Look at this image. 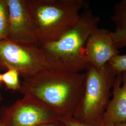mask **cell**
<instances>
[{"instance_id":"obj_1","label":"cell","mask_w":126,"mask_h":126,"mask_svg":"<svg viewBox=\"0 0 126 126\" xmlns=\"http://www.w3.org/2000/svg\"><path fill=\"white\" fill-rule=\"evenodd\" d=\"M86 79V72H68L47 68L23 78L18 92L45 104L60 120L73 117L84 95Z\"/></svg>"},{"instance_id":"obj_2","label":"cell","mask_w":126,"mask_h":126,"mask_svg":"<svg viewBox=\"0 0 126 126\" xmlns=\"http://www.w3.org/2000/svg\"><path fill=\"white\" fill-rule=\"evenodd\" d=\"M100 20L92 10L85 9L70 30L56 39L40 44L38 48L48 68L68 72L86 71L90 65L85 54L86 43Z\"/></svg>"},{"instance_id":"obj_3","label":"cell","mask_w":126,"mask_h":126,"mask_svg":"<svg viewBox=\"0 0 126 126\" xmlns=\"http://www.w3.org/2000/svg\"><path fill=\"white\" fill-rule=\"evenodd\" d=\"M39 45L59 37L74 26L81 12L89 8L86 0H28Z\"/></svg>"},{"instance_id":"obj_4","label":"cell","mask_w":126,"mask_h":126,"mask_svg":"<svg viewBox=\"0 0 126 126\" xmlns=\"http://www.w3.org/2000/svg\"><path fill=\"white\" fill-rule=\"evenodd\" d=\"M86 73L84 95L72 117L86 124L101 125L117 74L108 63L99 69L89 65Z\"/></svg>"},{"instance_id":"obj_5","label":"cell","mask_w":126,"mask_h":126,"mask_svg":"<svg viewBox=\"0 0 126 126\" xmlns=\"http://www.w3.org/2000/svg\"><path fill=\"white\" fill-rule=\"evenodd\" d=\"M0 68L14 69L24 78L47 68L38 46L18 43L8 38L0 41Z\"/></svg>"},{"instance_id":"obj_6","label":"cell","mask_w":126,"mask_h":126,"mask_svg":"<svg viewBox=\"0 0 126 126\" xmlns=\"http://www.w3.org/2000/svg\"><path fill=\"white\" fill-rule=\"evenodd\" d=\"M59 120L52 110L29 96H23L10 106L0 108V120L4 126H38Z\"/></svg>"},{"instance_id":"obj_7","label":"cell","mask_w":126,"mask_h":126,"mask_svg":"<svg viewBox=\"0 0 126 126\" xmlns=\"http://www.w3.org/2000/svg\"><path fill=\"white\" fill-rule=\"evenodd\" d=\"M9 9L8 39L26 45L38 46L36 27L28 0H6Z\"/></svg>"},{"instance_id":"obj_8","label":"cell","mask_w":126,"mask_h":126,"mask_svg":"<svg viewBox=\"0 0 126 126\" xmlns=\"http://www.w3.org/2000/svg\"><path fill=\"white\" fill-rule=\"evenodd\" d=\"M85 51L89 64L97 69L103 67L120 54L113 41L111 31L99 27L90 35Z\"/></svg>"},{"instance_id":"obj_9","label":"cell","mask_w":126,"mask_h":126,"mask_svg":"<svg viewBox=\"0 0 126 126\" xmlns=\"http://www.w3.org/2000/svg\"><path fill=\"white\" fill-rule=\"evenodd\" d=\"M110 99L104 114L101 125L114 126L126 122V72L117 74Z\"/></svg>"},{"instance_id":"obj_10","label":"cell","mask_w":126,"mask_h":126,"mask_svg":"<svg viewBox=\"0 0 126 126\" xmlns=\"http://www.w3.org/2000/svg\"><path fill=\"white\" fill-rule=\"evenodd\" d=\"M111 19L115 28L111 31L113 41L118 49L126 47V0L116 2Z\"/></svg>"},{"instance_id":"obj_11","label":"cell","mask_w":126,"mask_h":126,"mask_svg":"<svg viewBox=\"0 0 126 126\" xmlns=\"http://www.w3.org/2000/svg\"><path fill=\"white\" fill-rule=\"evenodd\" d=\"M20 73L14 69H9L2 74V84H4L6 89L18 92L21 87V81L19 79Z\"/></svg>"},{"instance_id":"obj_12","label":"cell","mask_w":126,"mask_h":126,"mask_svg":"<svg viewBox=\"0 0 126 126\" xmlns=\"http://www.w3.org/2000/svg\"><path fill=\"white\" fill-rule=\"evenodd\" d=\"M9 9L6 0H0V41L8 38Z\"/></svg>"},{"instance_id":"obj_13","label":"cell","mask_w":126,"mask_h":126,"mask_svg":"<svg viewBox=\"0 0 126 126\" xmlns=\"http://www.w3.org/2000/svg\"><path fill=\"white\" fill-rule=\"evenodd\" d=\"M108 64L116 74L126 72V54H120L111 59Z\"/></svg>"},{"instance_id":"obj_14","label":"cell","mask_w":126,"mask_h":126,"mask_svg":"<svg viewBox=\"0 0 126 126\" xmlns=\"http://www.w3.org/2000/svg\"><path fill=\"white\" fill-rule=\"evenodd\" d=\"M66 126H109L105 125H99V126H95L86 124L83 123L74 119L72 117H68L65 118H63L60 120Z\"/></svg>"},{"instance_id":"obj_15","label":"cell","mask_w":126,"mask_h":126,"mask_svg":"<svg viewBox=\"0 0 126 126\" xmlns=\"http://www.w3.org/2000/svg\"><path fill=\"white\" fill-rule=\"evenodd\" d=\"M38 126H66L60 120L54 122H50L45 123Z\"/></svg>"},{"instance_id":"obj_16","label":"cell","mask_w":126,"mask_h":126,"mask_svg":"<svg viewBox=\"0 0 126 126\" xmlns=\"http://www.w3.org/2000/svg\"><path fill=\"white\" fill-rule=\"evenodd\" d=\"M114 126H126V122L118 123L116 124Z\"/></svg>"},{"instance_id":"obj_17","label":"cell","mask_w":126,"mask_h":126,"mask_svg":"<svg viewBox=\"0 0 126 126\" xmlns=\"http://www.w3.org/2000/svg\"><path fill=\"white\" fill-rule=\"evenodd\" d=\"M2 100H3V97H2L1 94L0 93V105H1L2 101Z\"/></svg>"},{"instance_id":"obj_18","label":"cell","mask_w":126,"mask_h":126,"mask_svg":"<svg viewBox=\"0 0 126 126\" xmlns=\"http://www.w3.org/2000/svg\"><path fill=\"white\" fill-rule=\"evenodd\" d=\"M2 84V74L0 73V87L1 86Z\"/></svg>"},{"instance_id":"obj_19","label":"cell","mask_w":126,"mask_h":126,"mask_svg":"<svg viewBox=\"0 0 126 126\" xmlns=\"http://www.w3.org/2000/svg\"><path fill=\"white\" fill-rule=\"evenodd\" d=\"M0 126H4V125H3V124L2 123V122L0 121Z\"/></svg>"}]
</instances>
